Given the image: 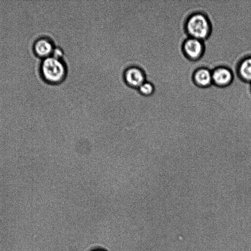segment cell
<instances>
[{"label": "cell", "mask_w": 251, "mask_h": 251, "mask_svg": "<svg viewBox=\"0 0 251 251\" xmlns=\"http://www.w3.org/2000/svg\"><path fill=\"white\" fill-rule=\"evenodd\" d=\"M185 29L189 37L204 41L210 34L211 25L206 14L201 11H196L187 18Z\"/></svg>", "instance_id": "obj_1"}, {"label": "cell", "mask_w": 251, "mask_h": 251, "mask_svg": "<svg viewBox=\"0 0 251 251\" xmlns=\"http://www.w3.org/2000/svg\"><path fill=\"white\" fill-rule=\"evenodd\" d=\"M41 71L46 81L56 83L62 81L65 77L66 68L61 59L50 55L43 60Z\"/></svg>", "instance_id": "obj_2"}, {"label": "cell", "mask_w": 251, "mask_h": 251, "mask_svg": "<svg viewBox=\"0 0 251 251\" xmlns=\"http://www.w3.org/2000/svg\"><path fill=\"white\" fill-rule=\"evenodd\" d=\"M242 58L238 59L234 61L230 67L219 66L213 69L212 70L213 84L222 87L226 86L230 84L234 78L232 66L235 63L240 61Z\"/></svg>", "instance_id": "obj_3"}, {"label": "cell", "mask_w": 251, "mask_h": 251, "mask_svg": "<svg viewBox=\"0 0 251 251\" xmlns=\"http://www.w3.org/2000/svg\"><path fill=\"white\" fill-rule=\"evenodd\" d=\"M182 50L190 60H197L203 55L204 45L203 41L188 37L183 42Z\"/></svg>", "instance_id": "obj_4"}, {"label": "cell", "mask_w": 251, "mask_h": 251, "mask_svg": "<svg viewBox=\"0 0 251 251\" xmlns=\"http://www.w3.org/2000/svg\"><path fill=\"white\" fill-rule=\"evenodd\" d=\"M124 77L126 82L130 86L139 87L146 81V74L138 67H130L125 72Z\"/></svg>", "instance_id": "obj_5"}, {"label": "cell", "mask_w": 251, "mask_h": 251, "mask_svg": "<svg viewBox=\"0 0 251 251\" xmlns=\"http://www.w3.org/2000/svg\"><path fill=\"white\" fill-rule=\"evenodd\" d=\"M193 79L198 86L207 87L213 83L212 71L206 67H200L195 71Z\"/></svg>", "instance_id": "obj_6"}, {"label": "cell", "mask_w": 251, "mask_h": 251, "mask_svg": "<svg viewBox=\"0 0 251 251\" xmlns=\"http://www.w3.org/2000/svg\"><path fill=\"white\" fill-rule=\"evenodd\" d=\"M54 47L50 39L41 37L38 39L34 44V50L36 54L46 57L52 53Z\"/></svg>", "instance_id": "obj_7"}, {"label": "cell", "mask_w": 251, "mask_h": 251, "mask_svg": "<svg viewBox=\"0 0 251 251\" xmlns=\"http://www.w3.org/2000/svg\"><path fill=\"white\" fill-rule=\"evenodd\" d=\"M236 71L243 80L251 83V56L244 57L238 62Z\"/></svg>", "instance_id": "obj_8"}, {"label": "cell", "mask_w": 251, "mask_h": 251, "mask_svg": "<svg viewBox=\"0 0 251 251\" xmlns=\"http://www.w3.org/2000/svg\"><path fill=\"white\" fill-rule=\"evenodd\" d=\"M140 93L143 95L149 97L152 95L155 91V86L150 81L146 80L139 87Z\"/></svg>", "instance_id": "obj_9"}, {"label": "cell", "mask_w": 251, "mask_h": 251, "mask_svg": "<svg viewBox=\"0 0 251 251\" xmlns=\"http://www.w3.org/2000/svg\"><path fill=\"white\" fill-rule=\"evenodd\" d=\"M51 54L52 56L61 59L63 55V52L60 48H54Z\"/></svg>", "instance_id": "obj_10"}, {"label": "cell", "mask_w": 251, "mask_h": 251, "mask_svg": "<svg viewBox=\"0 0 251 251\" xmlns=\"http://www.w3.org/2000/svg\"><path fill=\"white\" fill-rule=\"evenodd\" d=\"M91 251H106L101 249H96L93 250Z\"/></svg>", "instance_id": "obj_11"}]
</instances>
